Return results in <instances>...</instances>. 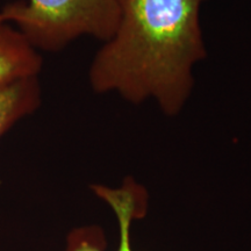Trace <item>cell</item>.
I'll use <instances>...</instances> for the list:
<instances>
[{"instance_id": "obj_1", "label": "cell", "mask_w": 251, "mask_h": 251, "mask_svg": "<svg viewBox=\"0 0 251 251\" xmlns=\"http://www.w3.org/2000/svg\"><path fill=\"white\" fill-rule=\"evenodd\" d=\"M207 0H119L114 34L92 59L96 93L135 103L153 100L168 117L183 111L194 87V68L207 50L200 11Z\"/></svg>"}, {"instance_id": "obj_2", "label": "cell", "mask_w": 251, "mask_h": 251, "mask_svg": "<svg viewBox=\"0 0 251 251\" xmlns=\"http://www.w3.org/2000/svg\"><path fill=\"white\" fill-rule=\"evenodd\" d=\"M119 18V0H14L0 9V21L13 25L39 51L50 52L83 36L105 42Z\"/></svg>"}, {"instance_id": "obj_5", "label": "cell", "mask_w": 251, "mask_h": 251, "mask_svg": "<svg viewBox=\"0 0 251 251\" xmlns=\"http://www.w3.org/2000/svg\"><path fill=\"white\" fill-rule=\"evenodd\" d=\"M42 91L39 77L0 87V139L24 118L39 109Z\"/></svg>"}, {"instance_id": "obj_3", "label": "cell", "mask_w": 251, "mask_h": 251, "mask_svg": "<svg viewBox=\"0 0 251 251\" xmlns=\"http://www.w3.org/2000/svg\"><path fill=\"white\" fill-rule=\"evenodd\" d=\"M97 197L107 202L118 219L119 246L115 251H134L130 244V228L135 220L141 219L147 209V193L143 187L127 179L119 188L92 185ZM107 240L99 226L76 228L68 234L64 251H106Z\"/></svg>"}, {"instance_id": "obj_4", "label": "cell", "mask_w": 251, "mask_h": 251, "mask_svg": "<svg viewBox=\"0 0 251 251\" xmlns=\"http://www.w3.org/2000/svg\"><path fill=\"white\" fill-rule=\"evenodd\" d=\"M43 59L40 51L13 25L0 21V87L39 77Z\"/></svg>"}]
</instances>
